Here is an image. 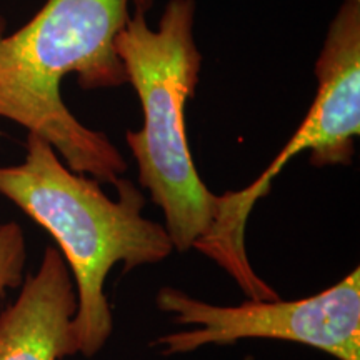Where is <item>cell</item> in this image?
Returning <instances> with one entry per match:
<instances>
[{
	"instance_id": "6da1fadb",
	"label": "cell",
	"mask_w": 360,
	"mask_h": 360,
	"mask_svg": "<svg viewBox=\"0 0 360 360\" xmlns=\"http://www.w3.org/2000/svg\"><path fill=\"white\" fill-rule=\"evenodd\" d=\"M154 2L47 0L12 34L0 17V117L47 141L70 170L114 186L127 170L122 152L79 122L60 85L70 74L84 90L127 84L115 37L135 8L148 12Z\"/></svg>"
},
{
	"instance_id": "7a4b0ae2",
	"label": "cell",
	"mask_w": 360,
	"mask_h": 360,
	"mask_svg": "<svg viewBox=\"0 0 360 360\" xmlns=\"http://www.w3.org/2000/svg\"><path fill=\"white\" fill-rule=\"evenodd\" d=\"M117 199L96 179L70 170L51 143L27 135L25 159L0 167V195L44 227L60 247L74 274L77 312L72 327L79 354L101 352L114 332L103 285L115 264L124 272L159 264L172 254L165 227L143 217L146 197L132 180L119 177Z\"/></svg>"
},
{
	"instance_id": "3957f363",
	"label": "cell",
	"mask_w": 360,
	"mask_h": 360,
	"mask_svg": "<svg viewBox=\"0 0 360 360\" xmlns=\"http://www.w3.org/2000/svg\"><path fill=\"white\" fill-rule=\"evenodd\" d=\"M195 0H169L159 27L135 8L115 37L127 84L141 101L143 125L125 142L139 167V184L165 217L174 249H195L217 217L219 195L202 182L186 134V105L195 97L202 53L195 42Z\"/></svg>"
},
{
	"instance_id": "277c9868",
	"label": "cell",
	"mask_w": 360,
	"mask_h": 360,
	"mask_svg": "<svg viewBox=\"0 0 360 360\" xmlns=\"http://www.w3.org/2000/svg\"><path fill=\"white\" fill-rule=\"evenodd\" d=\"M314 74L317 92L302 124L255 182L219 197L212 229L195 247L217 262L252 300L278 297L254 272L247 257L245 231L254 205L270 192L283 167L302 152H309L315 167L352 164L355 139L360 135V0H342L328 24Z\"/></svg>"
},
{
	"instance_id": "5b68a950",
	"label": "cell",
	"mask_w": 360,
	"mask_h": 360,
	"mask_svg": "<svg viewBox=\"0 0 360 360\" xmlns=\"http://www.w3.org/2000/svg\"><path fill=\"white\" fill-rule=\"evenodd\" d=\"M157 309L193 330L160 335L152 345L162 355L193 352L205 345H231L242 339H276L319 349L337 360H360V269H354L330 289L307 299L282 302L245 300L236 307H219L164 287Z\"/></svg>"
},
{
	"instance_id": "8992f818",
	"label": "cell",
	"mask_w": 360,
	"mask_h": 360,
	"mask_svg": "<svg viewBox=\"0 0 360 360\" xmlns=\"http://www.w3.org/2000/svg\"><path fill=\"white\" fill-rule=\"evenodd\" d=\"M77 290L60 250L47 247L37 272L0 314V360H62L79 354Z\"/></svg>"
},
{
	"instance_id": "52a82bcc",
	"label": "cell",
	"mask_w": 360,
	"mask_h": 360,
	"mask_svg": "<svg viewBox=\"0 0 360 360\" xmlns=\"http://www.w3.org/2000/svg\"><path fill=\"white\" fill-rule=\"evenodd\" d=\"M27 249L24 231L17 222L0 224V297L24 282Z\"/></svg>"
}]
</instances>
